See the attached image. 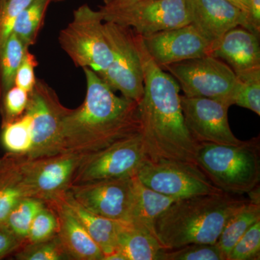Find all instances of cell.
<instances>
[{
    "mask_svg": "<svg viewBox=\"0 0 260 260\" xmlns=\"http://www.w3.org/2000/svg\"><path fill=\"white\" fill-rule=\"evenodd\" d=\"M1 140L3 146L10 153L26 158L32 147V119L30 115L25 112L18 119L3 124Z\"/></svg>",
    "mask_w": 260,
    "mask_h": 260,
    "instance_id": "obj_24",
    "label": "cell"
},
{
    "mask_svg": "<svg viewBox=\"0 0 260 260\" xmlns=\"http://www.w3.org/2000/svg\"><path fill=\"white\" fill-rule=\"evenodd\" d=\"M147 158L143 137L137 133L87 155L77 169L72 185L136 177Z\"/></svg>",
    "mask_w": 260,
    "mask_h": 260,
    "instance_id": "obj_10",
    "label": "cell"
},
{
    "mask_svg": "<svg viewBox=\"0 0 260 260\" xmlns=\"http://www.w3.org/2000/svg\"><path fill=\"white\" fill-rule=\"evenodd\" d=\"M58 219L54 209L46 203L37 214L24 244H34L48 240L57 235Z\"/></svg>",
    "mask_w": 260,
    "mask_h": 260,
    "instance_id": "obj_30",
    "label": "cell"
},
{
    "mask_svg": "<svg viewBox=\"0 0 260 260\" xmlns=\"http://www.w3.org/2000/svg\"><path fill=\"white\" fill-rule=\"evenodd\" d=\"M83 71L86 95L64 116L60 153L90 155L140 133V104L116 95L93 70Z\"/></svg>",
    "mask_w": 260,
    "mask_h": 260,
    "instance_id": "obj_2",
    "label": "cell"
},
{
    "mask_svg": "<svg viewBox=\"0 0 260 260\" xmlns=\"http://www.w3.org/2000/svg\"><path fill=\"white\" fill-rule=\"evenodd\" d=\"M136 35L144 75V94L139 114L140 134L147 156L150 160L196 164L199 143L193 139L184 122L180 87L150 57L141 36Z\"/></svg>",
    "mask_w": 260,
    "mask_h": 260,
    "instance_id": "obj_1",
    "label": "cell"
},
{
    "mask_svg": "<svg viewBox=\"0 0 260 260\" xmlns=\"http://www.w3.org/2000/svg\"><path fill=\"white\" fill-rule=\"evenodd\" d=\"M177 200L150 189L135 177V201L129 223L156 237L157 218Z\"/></svg>",
    "mask_w": 260,
    "mask_h": 260,
    "instance_id": "obj_21",
    "label": "cell"
},
{
    "mask_svg": "<svg viewBox=\"0 0 260 260\" xmlns=\"http://www.w3.org/2000/svg\"><path fill=\"white\" fill-rule=\"evenodd\" d=\"M37 64L36 56L27 51L15 75V85L30 93L37 82L34 70Z\"/></svg>",
    "mask_w": 260,
    "mask_h": 260,
    "instance_id": "obj_34",
    "label": "cell"
},
{
    "mask_svg": "<svg viewBox=\"0 0 260 260\" xmlns=\"http://www.w3.org/2000/svg\"><path fill=\"white\" fill-rule=\"evenodd\" d=\"M227 1L232 3L234 6L237 7L239 10H242L246 16V11H247L248 0H227Z\"/></svg>",
    "mask_w": 260,
    "mask_h": 260,
    "instance_id": "obj_38",
    "label": "cell"
},
{
    "mask_svg": "<svg viewBox=\"0 0 260 260\" xmlns=\"http://www.w3.org/2000/svg\"><path fill=\"white\" fill-rule=\"evenodd\" d=\"M210 55L224 61L236 75L260 69L259 37L236 27L213 44Z\"/></svg>",
    "mask_w": 260,
    "mask_h": 260,
    "instance_id": "obj_17",
    "label": "cell"
},
{
    "mask_svg": "<svg viewBox=\"0 0 260 260\" xmlns=\"http://www.w3.org/2000/svg\"><path fill=\"white\" fill-rule=\"evenodd\" d=\"M181 107L186 128L198 143L240 145L229 125L226 103L201 97L181 95Z\"/></svg>",
    "mask_w": 260,
    "mask_h": 260,
    "instance_id": "obj_14",
    "label": "cell"
},
{
    "mask_svg": "<svg viewBox=\"0 0 260 260\" xmlns=\"http://www.w3.org/2000/svg\"><path fill=\"white\" fill-rule=\"evenodd\" d=\"M54 0H32L19 15L13 32L30 47L37 42L48 7Z\"/></svg>",
    "mask_w": 260,
    "mask_h": 260,
    "instance_id": "obj_25",
    "label": "cell"
},
{
    "mask_svg": "<svg viewBox=\"0 0 260 260\" xmlns=\"http://www.w3.org/2000/svg\"><path fill=\"white\" fill-rule=\"evenodd\" d=\"M32 0H0V49L13 32L20 13Z\"/></svg>",
    "mask_w": 260,
    "mask_h": 260,
    "instance_id": "obj_33",
    "label": "cell"
},
{
    "mask_svg": "<svg viewBox=\"0 0 260 260\" xmlns=\"http://www.w3.org/2000/svg\"><path fill=\"white\" fill-rule=\"evenodd\" d=\"M68 191L83 208L99 216L129 221L135 201V177L75 184Z\"/></svg>",
    "mask_w": 260,
    "mask_h": 260,
    "instance_id": "obj_13",
    "label": "cell"
},
{
    "mask_svg": "<svg viewBox=\"0 0 260 260\" xmlns=\"http://www.w3.org/2000/svg\"><path fill=\"white\" fill-rule=\"evenodd\" d=\"M196 164L223 192L249 194L260 181L259 138L236 145L199 143Z\"/></svg>",
    "mask_w": 260,
    "mask_h": 260,
    "instance_id": "obj_4",
    "label": "cell"
},
{
    "mask_svg": "<svg viewBox=\"0 0 260 260\" xmlns=\"http://www.w3.org/2000/svg\"><path fill=\"white\" fill-rule=\"evenodd\" d=\"M47 203L55 211L57 237L71 259L104 260L102 251L64 200L59 197Z\"/></svg>",
    "mask_w": 260,
    "mask_h": 260,
    "instance_id": "obj_18",
    "label": "cell"
},
{
    "mask_svg": "<svg viewBox=\"0 0 260 260\" xmlns=\"http://www.w3.org/2000/svg\"><path fill=\"white\" fill-rule=\"evenodd\" d=\"M140 1V0H104V5L101 7L99 10L103 13H105V12L125 9Z\"/></svg>",
    "mask_w": 260,
    "mask_h": 260,
    "instance_id": "obj_37",
    "label": "cell"
},
{
    "mask_svg": "<svg viewBox=\"0 0 260 260\" xmlns=\"http://www.w3.org/2000/svg\"><path fill=\"white\" fill-rule=\"evenodd\" d=\"M69 111L61 104L52 88L42 80H37L29 93L25 112L32 119V147L24 159L32 160L60 153L62 122Z\"/></svg>",
    "mask_w": 260,
    "mask_h": 260,
    "instance_id": "obj_9",
    "label": "cell"
},
{
    "mask_svg": "<svg viewBox=\"0 0 260 260\" xmlns=\"http://www.w3.org/2000/svg\"><path fill=\"white\" fill-rule=\"evenodd\" d=\"M54 1H61V0H54Z\"/></svg>",
    "mask_w": 260,
    "mask_h": 260,
    "instance_id": "obj_39",
    "label": "cell"
},
{
    "mask_svg": "<svg viewBox=\"0 0 260 260\" xmlns=\"http://www.w3.org/2000/svg\"><path fill=\"white\" fill-rule=\"evenodd\" d=\"M141 37L149 55L162 70L174 63L210 55L212 49L191 23Z\"/></svg>",
    "mask_w": 260,
    "mask_h": 260,
    "instance_id": "obj_15",
    "label": "cell"
},
{
    "mask_svg": "<svg viewBox=\"0 0 260 260\" xmlns=\"http://www.w3.org/2000/svg\"><path fill=\"white\" fill-rule=\"evenodd\" d=\"M136 177L150 189L178 200L223 192L190 162L147 158Z\"/></svg>",
    "mask_w": 260,
    "mask_h": 260,
    "instance_id": "obj_8",
    "label": "cell"
},
{
    "mask_svg": "<svg viewBox=\"0 0 260 260\" xmlns=\"http://www.w3.org/2000/svg\"><path fill=\"white\" fill-rule=\"evenodd\" d=\"M260 220L259 203L248 200L229 218L217 242L226 257L232 248L251 225Z\"/></svg>",
    "mask_w": 260,
    "mask_h": 260,
    "instance_id": "obj_22",
    "label": "cell"
},
{
    "mask_svg": "<svg viewBox=\"0 0 260 260\" xmlns=\"http://www.w3.org/2000/svg\"><path fill=\"white\" fill-rule=\"evenodd\" d=\"M260 220L251 225L228 254L226 260L259 259Z\"/></svg>",
    "mask_w": 260,
    "mask_h": 260,
    "instance_id": "obj_31",
    "label": "cell"
},
{
    "mask_svg": "<svg viewBox=\"0 0 260 260\" xmlns=\"http://www.w3.org/2000/svg\"><path fill=\"white\" fill-rule=\"evenodd\" d=\"M160 260H226L217 244H192L166 250Z\"/></svg>",
    "mask_w": 260,
    "mask_h": 260,
    "instance_id": "obj_29",
    "label": "cell"
},
{
    "mask_svg": "<svg viewBox=\"0 0 260 260\" xmlns=\"http://www.w3.org/2000/svg\"><path fill=\"white\" fill-rule=\"evenodd\" d=\"M104 25L100 10H94L87 5L75 10L72 21L61 30L59 42L75 66L99 73L111 64L112 53Z\"/></svg>",
    "mask_w": 260,
    "mask_h": 260,
    "instance_id": "obj_5",
    "label": "cell"
},
{
    "mask_svg": "<svg viewBox=\"0 0 260 260\" xmlns=\"http://www.w3.org/2000/svg\"><path fill=\"white\" fill-rule=\"evenodd\" d=\"M101 13L104 21L129 27L141 37L190 23L188 0H140L125 9Z\"/></svg>",
    "mask_w": 260,
    "mask_h": 260,
    "instance_id": "obj_12",
    "label": "cell"
},
{
    "mask_svg": "<svg viewBox=\"0 0 260 260\" xmlns=\"http://www.w3.org/2000/svg\"><path fill=\"white\" fill-rule=\"evenodd\" d=\"M87 155L59 153L27 160L18 157V168L29 198L50 202L64 194Z\"/></svg>",
    "mask_w": 260,
    "mask_h": 260,
    "instance_id": "obj_11",
    "label": "cell"
},
{
    "mask_svg": "<svg viewBox=\"0 0 260 260\" xmlns=\"http://www.w3.org/2000/svg\"><path fill=\"white\" fill-rule=\"evenodd\" d=\"M46 205L44 200L25 198L20 200L2 223L13 235L23 243L28 237L32 220L39 210Z\"/></svg>",
    "mask_w": 260,
    "mask_h": 260,
    "instance_id": "obj_26",
    "label": "cell"
},
{
    "mask_svg": "<svg viewBox=\"0 0 260 260\" xmlns=\"http://www.w3.org/2000/svg\"><path fill=\"white\" fill-rule=\"evenodd\" d=\"M24 249L15 255L22 260L72 259L61 245L57 235L48 240L25 244Z\"/></svg>",
    "mask_w": 260,
    "mask_h": 260,
    "instance_id": "obj_28",
    "label": "cell"
},
{
    "mask_svg": "<svg viewBox=\"0 0 260 260\" xmlns=\"http://www.w3.org/2000/svg\"><path fill=\"white\" fill-rule=\"evenodd\" d=\"M117 246L124 260H160L167 250L153 234L123 221H117Z\"/></svg>",
    "mask_w": 260,
    "mask_h": 260,
    "instance_id": "obj_19",
    "label": "cell"
},
{
    "mask_svg": "<svg viewBox=\"0 0 260 260\" xmlns=\"http://www.w3.org/2000/svg\"><path fill=\"white\" fill-rule=\"evenodd\" d=\"M190 23L212 44L237 26L244 28L245 14L227 0H188Z\"/></svg>",
    "mask_w": 260,
    "mask_h": 260,
    "instance_id": "obj_16",
    "label": "cell"
},
{
    "mask_svg": "<svg viewBox=\"0 0 260 260\" xmlns=\"http://www.w3.org/2000/svg\"><path fill=\"white\" fill-rule=\"evenodd\" d=\"M234 104L260 116V69L237 75Z\"/></svg>",
    "mask_w": 260,
    "mask_h": 260,
    "instance_id": "obj_27",
    "label": "cell"
},
{
    "mask_svg": "<svg viewBox=\"0 0 260 260\" xmlns=\"http://www.w3.org/2000/svg\"><path fill=\"white\" fill-rule=\"evenodd\" d=\"M244 28L260 36V0H248Z\"/></svg>",
    "mask_w": 260,
    "mask_h": 260,
    "instance_id": "obj_36",
    "label": "cell"
},
{
    "mask_svg": "<svg viewBox=\"0 0 260 260\" xmlns=\"http://www.w3.org/2000/svg\"><path fill=\"white\" fill-rule=\"evenodd\" d=\"M179 84L184 95L234 104L237 75L229 65L211 55L174 63L164 69Z\"/></svg>",
    "mask_w": 260,
    "mask_h": 260,
    "instance_id": "obj_7",
    "label": "cell"
},
{
    "mask_svg": "<svg viewBox=\"0 0 260 260\" xmlns=\"http://www.w3.org/2000/svg\"><path fill=\"white\" fill-rule=\"evenodd\" d=\"M247 202L225 192L176 200L157 218L155 236L167 250L216 244L228 220Z\"/></svg>",
    "mask_w": 260,
    "mask_h": 260,
    "instance_id": "obj_3",
    "label": "cell"
},
{
    "mask_svg": "<svg viewBox=\"0 0 260 260\" xmlns=\"http://www.w3.org/2000/svg\"><path fill=\"white\" fill-rule=\"evenodd\" d=\"M23 245L21 241L0 223V259L18 249Z\"/></svg>",
    "mask_w": 260,
    "mask_h": 260,
    "instance_id": "obj_35",
    "label": "cell"
},
{
    "mask_svg": "<svg viewBox=\"0 0 260 260\" xmlns=\"http://www.w3.org/2000/svg\"><path fill=\"white\" fill-rule=\"evenodd\" d=\"M79 219L92 239L104 254V260L118 251L117 221L99 216L85 209L73 199L68 191L60 197Z\"/></svg>",
    "mask_w": 260,
    "mask_h": 260,
    "instance_id": "obj_20",
    "label": "cell"
},
{
    "mask_svg": "<svg viewBox=\"0 0 260 260\" xmlns=\"http://www.w3.org/2000/svg\"><path fill=\"white\" fill-rule=\"evenodd\" d=\"M28 50L13 32L0 49V97L14 86L17 71Z\"/></svg>",
    "mask_w": 260,
    "mask_h": 260,
    "instance_id": "obj_23",
    "label": "cell"
},
{
    "mask_svg": "<svg viewBox=\"0 0 260 260\" xmlns=\"http://www.w3.org/2000/svg\"><path fill=\"white\" fill-rule=\"evenodd\" d=\"M104 29L112 60L107 70L97 74L114 91L140 104L144 94V75L136 34L113 22L104 21Z\"/></svg>",
    "mask_w": 260,
    "mask_h": 260,
    "instance_id": "obj_6",
    "label": "cell"
},
{
    "mask_svg": "<svg viewBox=\"0 0 260 260\" xmlns=\"http://www.w3.org/2000/svg\"><path fill=\"white\" fill-rule=\"evenodd\" d=\"M29 93L14 85L0 97L3 124L23 116L28 106Z\"/></svg>",
    "mask_w": 260,
    "mask_h": 260,
    "instance_id": "obj_32",
    "label": "cell"
}]
</instances>
